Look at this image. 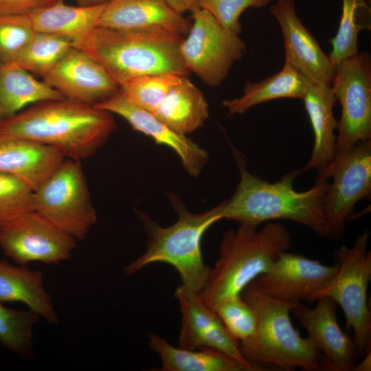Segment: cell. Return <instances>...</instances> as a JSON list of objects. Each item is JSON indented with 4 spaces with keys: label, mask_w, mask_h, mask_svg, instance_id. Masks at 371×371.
Returning a JSON list of instances; mask_svg holds the SVG:
<instances>
[{
    "label": "cell",
    "mask_w": 371,
    "mask_h": 371,
    "mask_svg": "<svg viewBox=\"0 0 371 371\" xmlns=\"http://www.w3.org/2000/svg\"><path fill=\"white\" fill-rule=\"evenodd\" d=\"M115 126L111 113L64 98L37 102L0 122V134L30 139L80 161L95 154Z\"/></svg>",
    "instance_id": "obj_1"
},
{
    "label": "cell",
    "mask_w": 371,
    "mask_h": 371,
    "mask_svg": "<svg viewBox=\"0 0 371 371\" xmlns=\"http://www.w3.org/2000/svg\"><path fill=\"white\" fill-rule=\"evenodd\" d=\"M236 158L240 178L232 196L219 204L222 219L251 227L267 221L286 219L327 237L323 197L328 181H316L310 189L299 192L293 183L302 168L284 175L277 181L269 182L250 173L242 158Z\"/></svg>",
    "instance_id": "obj_2"
},
{
    "label": "cell",
    "mask_w": 371,
    "mask_h": 371,
    "mask_svg": "<svg viewBox=\"0 0 371 371\" xmlns=\"http://www.w3.org/2000/svg\"><path fill=\"white\" fill-rule=\"evenodd\" d=\"M183 36L97 26L73 43L108 72L119 87L133 78L158 74L187 76L180 53Z\"/></svg>",
    "instance_id": "obj_3"
},
{
    "label": "cell",
    "mask_w": 371,
    "mask_h": 371,
    "mask_svg": "<svg viewBox=\"0 0 371 371\" xmlns=\"http://www.w3.org/2000/svg\"><path fill=\"white\" fill-rule=\"evenodd\" d=\"M240 295L252 307L257 318L255 335L239 342L243 357L255 371L265 368L320 370V352L307 337L300 335L291 322L289 314L297 303L268 295L256 280Z\"/></svg>",
    "instance_id": "obj_4"
},
{
    "label": "cell",
    "mask_w": 371,
    "mask_h": 371,
    "mask_svg": "<svg viewBox=\"0 0 371 371\" xmlns=\"http://www.w3.org/2000/svg\"><path fill=\"white\" fill-rule=\"evenodd\" d=\"M291 245V235L280 223H269L260 230L240 225L236 230H227L200 298L213 310L221 300L240 295Z\"/></svg>",
    "instance_id": "obj_5"
},
{
    "label": "cell",
    "mask_w": 371,
    "mask_h": 371,
    "mask_svg": "<svg viewBox=\"0 0 371 371\" xmlns=\"http://www.w3.org/2000/svg\"><path fill=\"white\" fill-rule=\"evenodd\" d=\"M175 207L178 218L169 227L139 214L148 236L146 250L124 268V274L131 276L150 264L164 262L178 271L182 285L199 294L211 268L204 262L201 243L209 227L222 219L220 205L200 214L190 212L179 203Z\"/></svg>",
    "instance_id": "obj_6"
},
{
    "label": "cell",
    "mask_w": 371,
    "mask_h": 371,
    "mask_svg": "<svg viewBox=\"0 0 371 371\" xmlns=\"http://www.w3.org/2000/svg\"><path fill=\"white\" fill-rule=\"evenodd\" d=\"M370 231L356 237L352 246H340L334 253L338 270L322 289L306 302L328 297L342 309L348 330L353 331L359 358L371 350V313L368 303V286L371 280V252L367 249Z\"/></svg>",
    "instance_id": "obj_7"
},
{
    "label": "cell",
    "mask_w": 371,
    "mask_h": 371,
    "mask_svg": "<svg viewBox=\"0 0 371 371\" xmlns=\"http://www.w3.org/2000/svg\"><path fill=\"white\" fill-rule=\"evenodd\" d=\"M34 211L73 236L85 240L98 221L80 161L65 158L33 191Z\"/></svg>",
    "instance_id": "obj_8"
},
{
    "label": "cell",
    "mask_w": 371,
    "mask_h": 371,
    "mask_svg": "<svg viewBox=\"0 0 371 371\" xmlns=\"http://www.w3.org/2000/svg\"><path fill=\"white\" fill-rule=\"evenodd\" d=\"M192 23L180 44L185 67L210 87L219 86L247 48L239 34L225 29L206 10L192 12Z\"/></svg>",
    "instance_id": "obj_9"
},
{
    "label": "cell",
    "mask_w": 371,
    "mask_h": 371,
    "mask_svg": "<svg viewBox=\"0 0 371 371\" xmlns=\"http://www.w3.org/2000/svg\"><path fill=\"white\" fill-rule=\"evenodd\" d=\"M330 86L341 108L336 135L335 158H338L358 142L371 139V58L369 53L358 52L337 64Z\"/></svg>",
    "instance_id": "obj_10"
},
{
    "label": "cell",
    "mask_w": 371,
    "mask_h": 371,
    "mask_svg": "<svg viewBox=\"0 0 371 371\" xmlns=\"http://www.w3.org/2000/svg\"><path fill=\"white\" fill-rule=\"evenodd\" d=\"M332 179L323 197L327 237L340 238L345 223L356 204L371 193V139L358 142L350 150L335 158L316 181Z\"/></svg>",
    "instance_id": "obj_11"
},
{
    "label": "cell",
    "mask_w": 371,
    "mask_h": 371,
    "mask_svg": "<svg viewBox=\"0 0 371 371\" xmlns=\"http://www.w3.org/2000/svg\"><path fill=\"white\" fill-rule=\"evenodd\" d=\"M76 241L34 210L0 231L3 254L24 266L32 262L56 265L65 261L76 247Z\"/></svg>",
    "instance_id": "obj_12"
},
{
    "label": "cell",
    "mask_w": 371,
    "mask_h": 371,
    "mask_svg": "<svg viewBox=\"0 0 371 371\" xmlns=\"http://www.w3.org/2000/svg\"><path fill=\"white\" fill-rule=\"evenodd\" d=\"M315 302L313 308L297 303L291 313L306 331L311 343L320 352V370L352 371L358 362L357 349L354 339L339 325L336 303L326 297Z\"/></svg>",
    "instance_id": "obj_13"
},
{
    "label": "cell",
    "mask_w": 371,
    "mask_h": 371,
    "mask_svg": "<svg viewBox=\"0 0 371 371\" xmlns=\"http://www.w3.org/2000/svg\"><path fill=\"white\" fill-rule=\"evenodd\" d=\"M338 266L325 265L302 254L283 251L255 280L268 295L285 302L306 301L334 277Z\"/></svg>",
    "instance_id": "obj_14"
},
{
    "label": "cell",
    "mask_w": 371,
    "mask_h": 371,
    "mask_svg": "<svg viewBox=\"0 0 371 371\" xmlns=\"http://www.w3.org/2000/svg\"><path fill=\"white\" fill-rule=\"evenodd\" d=\"M43 81L65 98L91 105L107 99L120 89L100 63L74 45Z\"/></svg>",
    "instance_id": "obj_15"
},
{
    "label": "cell",
    "mask_w": 371,
    "mask_h": 371,
    "mask_svg": "<svg viewBox=\"0 0 371 371\" xmlns=\"http://www.w3.org/2000/svg\"><path fill=\"white\" fill-rule=\"evenodd\" d=\"M270 12L282 31L284 61L291 64L310 83L330 84L334 66L297 16L294 1L276 0L270 7Z\"/></svg>",
    "instance_id": "obj_16"
},
{
    "label": "cell",
    "mask_w": 371,
    "mask_h": 371,
    "mask_svg": "<svg viewBox=\"0 0 371 371\" xmlns=\"http://www.w3.org/2000/svg\"><path fill=\"white\" fill-rule=\"evenodd\" d=\"M94 106L120 115L134 130L153 138L159 144L170 147L177 154L185 169L192 176H198L207 161L206 150L186 135L170 128L152 113L133 104L120 89Z\"/></svg>",
    "instance_id": "obj_17"
},
{
    "label": "cell",
    "mask_w": 371,
    "mask_h": 371,
    "mask_svg": "<svg viewBox=\"0 0 371 371\" xmlns=\"http://www.w3.org/2000/svg\"><path fill=\"white\" fill-rule=\"evenodd\" d=\"M190 25L168 0H112L106 4L98 26L183 36Z\"/></svg>",
    "instance_id": "obj_18"
},
{
    "label": "cell",
    "mask_w": 371,
    "mask_h": 371,
    "mask_svg": "<svg viewBox=\"0 0 371 371\" xmlns=\"http://www.w3.org/2000/svg\"><path fill=\"white\" fill-rule=\"evenodd\" d=\"M302 100L312 126L314 142L303 170L314 169L321 177L336 156L337 122L333 115L337 99L330 84L310 83Z\"/></svg>",
    "instance_id": "obj_19"
},
{
    "label": "cell",
    "mask_w": 371,
    "mask_h": 371,
    "mask_svg": "<svg viewBox=\"0 0 371 371\" xmlns=\"http://www.w3.org/2000/svg\"><path fill=\"white\" fill-rule=\"evenodd\" d=\"M65 159L56 149L36 142L0 134V172L34 190Z\"/></svg>",
    "instance_id": "obj_20"
},
{
    "label": "cell",
    "mask_w": 371,
    "mask_h": 371,
    "mask_svg": "<svg viewBox=\"0 0 371 371\" xmlns=\"http://www.w3.org/2000/svg\"><path fill=\"white\" fill-rule=\"evenodd\" d=\"M0 302L23 303L47 323L58 322L51 295L44 286L43 273L4 259H0Z\"/></svg>",
    "instance_id": "obj_21"
},
{
    "label": "cell",
    "mask_w": 371,
    "mask_h": 371,
    "mask_svg": "<svg viewBox=\"0 0 371 371\" xmlns=\"http://www.w3.org/2000/svg\"><path fill=\"white\" fill-rule=\"evenodd\" d=\"M152 113L175 131L186 135L205 124L209 106L201 90L184 76Z\"/></svg>",
    "instance_id": "obj_22"
},
{
    "label": "cell",
    "mask_w": 371,
    "mask_h": 371,
    "mask_svg": "<svg viewBox=\"0 0 371 371\" xmlns=\"http://www.w3.org/2000/svg\"><path fill=\"white\" fill-rule=\"evenodd\" d=\"M105 5L72 6L56 0L34 11L29 17L36 32L63 36L74 43L98 25Z\"/></svg>",
    "instance_id": "obj_23"
},
{
    "label": "cell",
    "mask_w": 371,
    "mask_h": 371,
    "mask_svg": "<svg viewBox=\"0 0 371 371\" xmlns=\"http://www.w3.org/2000/svg\"><path fill=\"white\" fill-rule=\"evenodd\" d=\"M308 80L291 64L284 61L282 69L258 82L247 81L240 97L224 100L223 106L229 115L243 114L251 107L276 99H302Z\"/></svg>",
    "instance_id": "obj_24"
},
{
    "label": "cell",
    "mask_w": 371,
    "mask_h": 371,
    "mask_svg": "<svg viewBox=\"0 0 371 371\" xmlns=\"http://www.w3.org/2000/svg\"><path fill=\"white\" fill-rule=\"evenodd\" d=\"M148 346L161 359V371H253L248 366L218 350L175 347L152 333L148 335Z\"/></svg>",
    "instance_id": "obj_25"
},
{
    "label": "cell",
    "mask_w": 371,
    "mask_h": 371,
    "mask_svg": "<svg viewBox=\"0 0 371 371\" xmlns=\"http://www.w3.org/2000/svg\"><path fill=\"white\" fill-rule=\"evenodd\" d=\"M64 98L20 67L13 63L0 65V122L30 104Z\"/></svg>",
    "instance_id": "obj_26"
},
{
    "label": "cell",
    "mask_w": 371,
    "mask_h": 371,
    "mask_svg": "<svg viewBox=\"0 0 371 371\" xmlns=\"http://www.w3.org/2000/svg\"><path fill=\"white\" fill-rule=\"evenodd\" d=\"M370 30V0H342L337 32L330 41L332 50L328 57L333 65L356 55L359 52L360 32Z\"/></svg>",
    "instance_id": "obj_27"
},
{
    "label": "cell",
    "mask_w": 371,
    "mask_h": 371,
    "mask_svg": "<svg viewBox=\"0 0 371 371\" xmlns=\"http://www.w3.org/2000/svg\"><path fill=\"white\" fill-rule=\"evenodd\" d=\"M175 295L181 313L179 347L196 349L199 338L210 328L223 322L216 313L201 300L198 293L183 285L177 287Z\"/></svg>",
    "instance_id": "obj_28"
},
{
    "label": "cell",
    "mask_w": 371,
    "mask_h": 371,
    "mask_svg": "<svg viewBox=\"0 0 371 371\" xmlns=\"http://www.w3.org/2000/svg\"><path fill=\"white\" fill-rule=\"evenodd\" d=\"M72 47L67 38L36 32L11 63L43 78Z\"/></svg>",
    "instance_id": "obj_29"
},
{
    "label": "cell",
    "mask_w": 371,
    "mask_h": 371,
    "mask_svg": "<svg viewBox=\"0 0 371 371\" xmlns=\"http://www.w3.org/2000/svg\"><path fill=\"white\" fill-rule=\"evenodd\" d=\"M38 319L30 309L10 308L0 302V344L23 358L33 359V329Z\"/></svg>",
    "instance_id": "obj_30"
},
{
    "label": "cell",
    "mask_w": 371,
    "mask_h": 371,
    "mask_svg": "<svg viewBox=\"0 0 371 371\" xmlns=\"http://www.w3.org/2000/svg\"><path fill=\"white\" fill-rule=\"evenodd\" d=\"M182 77L170 74L144 75L130 79L120 89L133 104L153 113Z\"/></svg>",
    "instance_id": "obj_31"
},
{
    "label": "cell",
    "mask_w": 371,
    "mask_h": 371,
    "mask_svg": "<svg viewBox=\"0 0 371 371\" xmlns=\"http://www.w3.org/2000/svg\"><path fill=\"white\" fill-rule=\"evenodd\" d=\"M33 191L21 180L0 172V231L34 210Z\"/></svg>",
    "instance_id": "obj_32"
},
{
    "label": "cell",
    "mask_w": 371,
    "mask_h": 371,
    "mask_svg": "<svg viewBox=\"0 0 371 371\" xmlns=\"http://www.w3.org/2000/svg\"><path fill=\"white\" fill-rule=\"evenodd\" d=\"M213 310L239 342L248 340L255 335L257 328L256 313L240 295L221 300Z\"/></svg>",
    "instance_id": "obj_33"
},
{
    "label": "cell",
    "mask_w": 371,
    "mask_h": 371,
    "mask_svg": "<svg viewBox=\"0 0 371 371\" xmlns=\"http://www.w3.org/2000/svg\"><path fill=\"white\" fill-rule=\"evenodd\" d=\"M35 34L29 15L0 16V65L12 63Z\"/></svg>",
    "instance_id": "obj_34"
},
{
    "label": "cell",
    "mask_w": 371,
    "mask_h": 371,
    "mask_svg": "<svg viewBox=\"0 0 371 371\" xmlns=\"http://www.w3.org/2000/svg\"><path fill=\"white\" fill-rule=\"evenodd\" d=\"M271 0H200L199 8L211 14L226 30L239 34V19L248 8H262Z\"/></svg>",
    "instance_id": "obj_35"
},
{
    "label": "cell",
    "mask_w": 371,
    "mask_h": 371,
    "mask_svg": "<svg viewBox=\"0 0 371 371\" xmlns=\"http://www.w3.org/2000/svg\"><path fill=\"white\" fill-rule=\"evenodd\" d=\"M56 0H0V16L30 15Z\"/></svg>",
    "instance_id": "obj_36"
},
{
    "label": "cell",
    "mask_w": 371,
    "mask_h": 371,
    "mask_svg": "<svg viewBox=\"0 0 371 371\" xmlns=\"http://www.w3.org/2000/svg\"><path fill=\"white\" fill-rule=\"evenodd\" d=\"M170 5L178 12H193L199 8L200 0H168Z\"/></svg>",
    "instance_id": "obj_37"
},
{
    "label": "cell",
    "mask_w": 371,
    "mask_h": 371,
    "mask_svg": "<svg viewBox=\"0 0 371 371\" xmlns=\"http://www.w3.org/2000/svg\"><path fill=\"white\" fill-rule=\"evenodd\" d=\"M362 361L355 366L352 371H370L371 370V350L366 353Z\"/></svg>",
    "instance_id": "obj_38"
},
{
    "label": "cell",
    "mask_w": 371,
    "mask_h": 371,
    "mask_svg": "<svg viewBox=\"0 0 371 371\" xmlns=\"http://www.w3.org/2000/svg\"><path fill=\"white\" fill-rule=\"evenodd\" d=\"M80 5L89 6L106 4L112 0H78Z\"/></svg>",
    "instance_id": "obj_39"
}]
</instances>
